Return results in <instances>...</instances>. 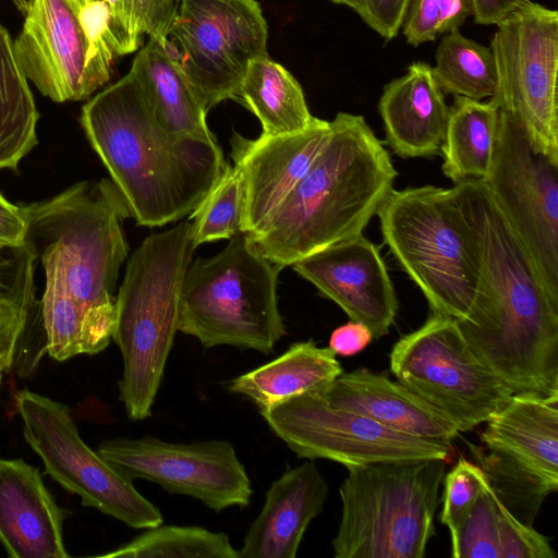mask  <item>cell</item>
<instances>
[{"mask_svg": "<svg viewBox=\"0 0 558 558\" xmlns=\"http://www.w3.org/2000/svg\"><path fill=\"white\" fill-rule=\"evenodd\" d=\"M483 263L488 303L458 322L473 355L512 395L558 393V298L482 180L452 187Z\"/></svg>", "mask_w": 558, "mask_h": 558, "instance_id": "obj_1", "label": "cell"}, {"mask_svg": "<svg viewBox=\"0 0 558 558\" xmlns=\"http://www.w3.org/2000/svg\"><path fill=\"white\" fill-rule=\"evenodd\" d=\"M80 123L138 226L190 215L229 165L216 138L163 131L131 71L82 107Z\"/></svg>", "mask_w": 558, "mask_h": 558, "instance_id": "obj_2", "label": "cell"}, {"mask_svg": "<svg viewBox=\"0 0 558 558\" xmlns=\"http://www.w3.org/2000/svg\"><path fill=\"white\" fill-rule=\"evenodd\" d=\"M398 172L384 143L359 114L339 112L313 163L274 213L248 234L284 268L363 233Z\"/></svg>", "mask_w": 558, "mask_h": 558, "instance_id": "obj_3", "label": "cell"}, {"mask_svg": "<svg viewBox=\"0 0 558 558\" xmlns=\"http://www.w3.org/2000/svg\"><path fill=\"white\" fill-rule=\"evenodd\" d=\"M377 215L385 243L433 313L473 323L487 306V287L475 238L453 189H392Z\"/></svg>", "mask_w": 558, "mask_h": 558, "instance_id": "obj_4", "label": "cell"}, {"mask_svg": "<svg viewBox=\"0 0 558 558\" xmlns=\"http://www.w3.org/2000/svg\"><path fill=\"white\" fill-rule=\"evenodd\" d=\"M191 221L151 233L128 259L112 340L123 360L119 398L132 421L151 415L178 331L179 299L195 251Z\"/></svg>", "mask_w": 558, "mask_h": 558, "instance_id": "obj_5", "label": "cell"}, {"mask_svg": "<svg viewBox=\"0 0 558 558\" xmlns=\"http://www.w3.org/2000/svg\"><path fill=\"white\" fill-rule=\"evenodd\" d=\"M282 268L239 232L218 254L191 262L181 287L178 331L205 349L232 345L263 354L286 335L278 307Z\"/></svg>", "mask_w": 558, "mask_h": 558, "instance_id": "obj_6", "label": "cell"}, {"mask_svg": "<svg viewBox=\"0 0 558 558\" xmlns=\"http://www.w3.org/2000/svg\"><path fill=\"white\" fill-rule=\"evenodd\" d=\"M26 243L54 250L71 293L95 317L114 325L113 294L129 245V208L111 180L77 182L45 201L22 206Z\"/></svg>", "mask_w": 558, "mask_h": 558, "instance_id": "obj_7", "label": "cell"}, {"mask_svg": "<svg viewBox=\"0 0 558 558\" xmlns=\"http://www.w3.org/2000/svg\"><path fill=\"white\" fill-rule=\"evenodd\" d=\"M445 470L439 458L348 469L335 557L423 558L435 535Z\"/></svg>", "mask_w": 558, "mask_h": 558, "instance_id": "obj_8", "label": "cell"}, {"mask_svg": "<svg viewBox=\"0 0 558 558\" xmlns=\"http://www.w3.org/2000/svg\"><path fill=\"white\" fill-rule=\"evenodd\" d=\"M23 15L17 62L56 102L87 99L112 75L110 15L102 0H14Z\"/></svg>", "mask_w": 558, "mask_h": 558, "instance_id": "obj_9", "label": "cell"}, {"mask_svg": "<svg viewBox=\"0 0 558 558\" xmlns=\"http://www.w3.org/2000/svg\"><path fill=\"white\" fill-rule=\"evenodd\" d=\"M481 442L468 445L494 494L515 519L533 525L558 488V393L512 395L486 421Z\"/></svg>", "mask_w": 558, "mask_h": 558, "instance_id": "obj_10", "label": "cell"}, {"mask_svg": "<svg viewBox=\"0 0 558 558\" xmlns=\"http://www.w3.org/2000/svg\"><path fill=\"white\" fill-rule=\"evenodd\" d=\"M389 365L398 383L449 415L459 432L486 422L512 396L473 355L458 322L439 314L395 343Z\"/></svg>", "mask_w": 558, "mask_h": 558, "instance_id": "obj_11", "label": "cell"}, {"mask_svg": "<svg viewBox=\"0 0 558 558\" xmlns=\"http://www.w3.org/2000/svg\"><path fill=\"white\" fill-rule=\"evenodd\" d=\"M14 404L24 439L41 459L45 473L78 495L84 506L133 529L162 524L161 511L133 481L84 442L66 404L29 389L16 391Z\"/></svg>", "mask_w": 558, "mask_h": 558, "instance_id": "obj_12", "label": "cell"}, {"mask_svg": "<svg viewBox=\"0 0 558 558\" xmlns=\"http://www.w3.org/2000/svg\"><path fill=\"white\" fill-rule=\"evenodd\" d=\"M490 50L497 86L490 99L558 166V13L531 0L497 25Z\"/></svg>", "mask_w": 558, "mask_h": 558, "instance_id": "obj_13", "label": "cell"}, {"mask_svg": "<svg viewBox=\"0 0 558 558\" xmlns=\"http://www.w3.org/2000/svg\"><path fill=\"white\" fill-rule=\"evenodd\" d=\"M167 40L207 112L236 98L250 63L268 54L256 0H180Z\"/></svg>", "mask_w": 558, "mask_h": 558, "instance_id": "obj_14", "label": "cell"}, {"mask_svg": "<svg viewBox=\"0 0 558 558\" xmlns=\"http://www.w3.org/2000/svg\"><path fill=\"white\" fill-rule=\"evenodd\" d=\"M299 458L327 459L347 469L383 462L447 459L451 442L389 429L354 411L329 404L314 389L259 412Z\"/></svg>", "mask_w": 558, "mask_h": 558, "instance_id": "obj_15", "label": "cell"}, {"mask_svg": "<svg viewBox=\"0 0 558 558\" xmlns=\"http://www.w3.org/2000/svg\"><path fill=\"white\" fill-rule=\"evenodd\" d=\"M482 181L558 298V166L498 112L492 162Z\"/></svg>", "mask_w": 558, "mask_h": 558, "instance_id": "obj_16", "label": "cell"}, {"mask_svg": "<svg viewBox=\"0 0 558 558\" xmlns=\"http://www.w3.org/2000/svg\"><path fill=\"white\" fill-rule=\"evenodd\" d=\"M97 451L131 481L156 483L216 512L251 502L250 477L227 440L175 444L151 436L118 437L101 442Z\"/></svg>", "mask_w": 558, "mask_h": 558, "instance_id": "obj_17", "label": "cell"}, {"mask_svg": "<svg viewBox=\"0 0 558 558\" xmlns=\"http://www.w3.org/2000/svg\"><path fill=\"white\" fill-rule=\"evenodd\" d=\"M353 322L379 339L398 313V299L379 248L363 233L339 241L292 265Z\"/></svg>", "mask_w": 558, "mask_h": 558, "instance_id": "obj_18", "label": "cell"}, {"mask_svg": "<svg viewBox=\"0 0 558 558\" xmlns=\"http://www.w3.org/2000/svg\"><path fill=\"white\" fill-rule=\"evenodd\" d=\"M330 134V121L287 134L248 140L236 132L230 145L233 165L243 175V231L254 233L306 173Z\"/></svg>", "mask_w": 558, "mask_h": 558, "instance_id": "obj_19", "label": "cell"}, {"mask_svg": "<svg viewBox=\"0 0 558 558\" xmlns=\"http://www.w3.org/2000/svg\"><path fill=\"white\" fill-rule=\"evenodd\" d=\"M63 510L39 470L0 458V543L11 558H68Z\"/></svg>", "mask_w": 558, "mask_h": 558, "instance_id": "obj_20", "label": "cell"}, {"mask_svg": "<svg viewBox=\"0 0 558 558\" xmlns=\"http://www.w3.org/2000/svg\"><path fill=\"white\" fill-rule=\"evenodd\" d=\"M316 390L329 404L360 413L396 432L446 442H452L460 433L445 412L400 383L366 368L342 373Z\"/></svg>", "mask_w": 558, "mask_h": 558, "instance_id": "obj_21", "label": "cell"}, {"mask_svg": "<svg viewBox=\"0 0 558 558\" xmlns=\"http://www.w3.org/2000/svg\"><path fill=\"white\" fill-rule=\"evenodd\" d=\"M328 485L314 460L284 471L266 492L240 558H294L312 520L324 509Z\"/></svg>", "mask_w": 558, "mask_h": 558, "instance_id": "obj_22", "label": "cell"}, {"mask_svg": "<svg viewBox=\"0 0 558 558\" xmlns=\"http://www.w3.org/2000/svg\"><path fill=\"white\" fill-rule=\"evenodd\" d=\"M386 143L402 158L439 155L449 116L433 68L412 63L408 72L384 87L378 102Z\"/></svg>", "mask_w": 558, "mask_h": 558, "instance_id": "obj_23", "label": "cell"}, {"mask_svg": "<svg viewBox=\"0 0 558 558\" xmlns=\"http://www.w3.org/2000/svg\"><path fill=\"white\" fill-rule=\"evenodd\" d=\"M130 71L137 78L156 123L174 135L216 138L207 111L189 84L166 38L148 37Z\"/></svg>", "mask_w": 558, "mask_h": 558, "instance_id": "obj_24", "label": "cell"}, {"mask_svg": "<svg viewBox=\"0 0 558 558\" xmlns=\"http://www.w3.org/2000/svg\"><path fill=\"white\" fill-rule=\"evenodd\" d=\"M40 258L46 286L41 299L46 351L63 362L80 354H96L112 340L114 326L93 316L71 293L61 259L52 248L36 252Z\"/></svg>", "mask_w": 558, "mask_h": 558, "instance_id": "obj_25", "label": "cell"}, {"mask_svg": "<svg viewBox=\"0 0 558 558\" xmlns=\"http://www.w3.org/2000/svg\"><path fill=\"white\" fill-rule=\"evenodd\" d=\"M342 373L333 351L317 347L310 339L291 344L275 360L235 377L229 384V389L248 398L260 412L292 397L322 388Z\"/></svg>", "mask_w": 558, "mask_h": 558, "instance_id": "obj_26", "label": "cell"}, {"mask_svg": "<svg viewBox=\"0 0 558 558\" xmlns=\"http://www.w3.org/2000/svg\"><path fill=\"white\" fill-rule=\"evenodd\" d=\"M236 98L257 117L262 135L303 131L317 120L299 82L268 54L250 63Z\"/></svg>", "mask_w": 558, "mask_h": 558, "instance_id": "obj_27", "label": "cell"}, {"mask_svg": "<svg viewBox=\"0 0 558 558\" xmlns=\"http://www.w3.org/2000/svg\"><path fill=\"white\" fill-rule=\"evenodd\" d=\"M498 129V110L492 99L482 102L454 96L440 154L441 170L454 184L486 177Z\"/></svg>", "mask_w": 558, "mask_h": 558, "instance_id": "obj_28", "label": "cell"}, {"mask_svg": "<svg viewBox=\"0 0 558 558\" xmlns=\"http://www.w3.org/2000/svg\"><path fill=\"white\" fill-rule=\"evenodd\" d=\"M27 81L0 24V169L15 170L38 142L39 112Z\"/></svg>", "mask_w": 558, "mask_h": 558, "instance_id": "obj_29", "label": "cell"}, {"mask_svg": "<svg viewBox=\"0 0 558 558\" xmlns=\"http://www.w3.org/2000/svg\"><path fill=\"white\" fill-rule=\"evenodd\" d=\"M435 58L433 74L442 92L475 100L494 96L497 69L492 50L466 38L459 28L446 33Z\"/></svg>", "mask_w": 558, "mask_h": 558, "instance_id": "obj_30", "label": "cell"}, {"mask_svg": "<svg viewBox=\"0 0 558 558\" xmlns=\"http://www.w3.org/2000/svg\"><path fill=\"white\" fill-rule=\"evenodd\" d=\"M106 558H240L227 534L201 526L162 525L146 529Z\"/></svg>", "mask_w": 558, "mask_h": 558, "instance_id": "obj_31", "label": "cell"}, {"mask_svg": "<svg viewBox=\"0 0 558 558\" xmlns=\"http://www.w3.org/2000/svg\"><path fill=\"white\" fill-rule=\"evenodd\" d=\"M245 206L244 181L241 170L232 165L190 214L195 247L209 242L229 240L243 231Z\"/></svg>", "mask_w": 558, "mask_h": 558, "instance_id": "obj_32", "label": "cell"}, {"mask_svg": "<svg viewBox=\"0 0 558 558\" xmlns=\"http://www.w3.org/2000/svg\"><path fill=\"white\" fill-rule=\"evenodd\" d=\"M109 9L117 57L136 51L142 36H168L180 0H104Z\"/></svg>", "mask_w": 558, "mask_h": 558, "instance_id": "obj_33", "label": "cell"}, {"mask_svg": "<svg viewBox=\"0 0 558 558\" xmlns=\"http://www.w3.org/2000/svg\"><path fill=\"white\" fill-rule=\"evenodd\" d=\"M450 538L451 557L499 558L497 497L488 481Z\"/></svg>", "mask_w": 558, "mask_h": 558, "instance_id": "obj_34", "label": "cell"}, {"mask_svg": "<svg viewBox=\"0 0 558 558\" xmlns=\"http://www.w3.org/2000/svg\"><path fill=\"white\" fill-rule=\"evenodd\" d=\"M469 15L470 0H411L402 22L403 35L416 47L459 28Z\"/></svg>", "mask_w": 558, "mask_h": 558, "instance_id": "obj_35", "label": "cell"}, {"mask_svg": "<svg viewBox=\"0 0 558 558\" xmlns=\"http://www.w3.org/2000/svg\"><path fill=\"white\" fill-rule=\"evenodd\" d=\"M442 482L440 522L451 534L462 522L487 478L478 464L460 457L456 465L444 476Z\"/></svg>", "mask_w": 558, "mask_h": 558, "instance_id": "obj_36", "label": "cell"}, {"mask_svg": "<svg viewBox=\"0 0 558 558\" xmlns=\"http://www.w3.org/2000/svg\"><path fill=\"white\" fill-rule=\"evenodd\" d=\"M499 558H556L549 539L515 519L498 500Z\"/></svg>", "mask_w": 558, "mask_h": 558, "instance_id": "obj_37", "label": "cell"}, {"mask_svg": "<svg viewBox=\"0 0 558 558\" xmlns=\"http://www.w3.org/2000/svg\"><path fill=\"white\" fill-rule=\"evenodd\" d=\"M35 252L26 243H0V292L33 303Z\"/></svg>", "mask_w": 558, "mask_h": 558, "instance_id": "obj_38", "label": "cell"}, {"mask_svg": "<svg viewBox=\"0 0 558 558\" xmlns=\"http://www.w3.org/2000/svg\"><path fill=\"white\" fill-rule=\"evenodd\" d=\"M32 304L0 292V369L2 372L9 371L14 363Z\"/></svg>", "mask_w": 558, "mask_h": 558, "instance_id": "obj_39", "label": "cell"}, {"mask_svg": "<svg viewBox=\"0 0 558 558\" xmlns=\"http://www.w3.org/2000/svg\"><path fill=\"white\" fill-rule=\"evenodd\" d=\"M411 0H356L354 10L381 37L395 38L404 20Z\"/></svg>", "mask_w": 558, "mask_h": 558, "instance_id": "obj_40", "label": "cell"}, {"mask_svg": "<svg viewBox=\"0 0 558 558\" xmlns=\"http://www.w3.org/2000/svg\"><path fill=\"white\" fill-rule=\"evenodd\" d=\"M373 339L371 330L365 325L350 320L331 332L328 348L336 355L349 357L366 349Z\"/></svg>", "mask_w": 558, "mask_h": 558, "instance_id": "obj_41", "label": "cell"}, {"mask_svg": "<svg viewBox=\"0 0 558 558\" xmlns=\"http://www.w3.org/2000/svg\"><path fill=\"white\" fill-rule=\"evenodd\" d=\"M27 225L22 206L8 202L0 194V243L26 244Z\"/></svg>", "mask_w": 558, "mask_h": 558, "instance_id": "obj_42", "label": "cell"}, {"mask_svg": "<svg viewBox=\"0 0 558 558\" xmlns=\"http://www.w3.org/2000/svg\"><path fill=\"white\" fill-rule=\"evenodd\" d=\"M530 0H470L471 15L477 24L498 25Z\"/></svg>", "mask_w": 558, "mask_h": 558, "instance_id": "obj_43", "label": "cell"}, {"mask_svg": "<svg viewBox=\"0 0 558 558\" xmlns=\"http://www.w3.org/2000/svg\"><path fill=\"white\" fill-rule=\"evenodd\" d=\"M330 1L333 2V3H337V4H343V5L350 7L353 10H354L355 4H356V0H330Z\"/></svg>", "mask_w": 558, "mask_h": 558, "instance_id": "obj_44", "label": "cell"}, {"mask_svg": "<svg viewBox=\"0 0 558 558\" xmlns=\"http://www.w3.org/2000/svg\"><path fill=\"white\" fill-rule=\"evenodd\" d=\"M2 373L3 372L0 369V385H1Z\"/></svg>", "mask_w": 558, "mask_h": 558, "instance_id": "obj_45", "label": "cell"}]
</instances>
